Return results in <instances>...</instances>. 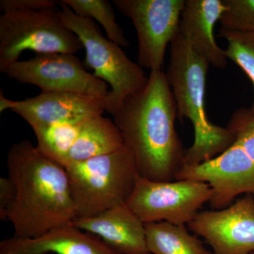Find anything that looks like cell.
<instances>
[{
  "instance_id": "cell-24",
  "label": "cell",
  "mask_w": 254,
  "mask_h": 254,
  "mask_svg": "<svg viewBox=\"0 0 254 254\" xmlns=\"http://www.w3.org/2000/svg\"><path fill=\"white\" fill-rule=\"evenodd\" d=\"M16 196V188L10 177L0 179V220H6V212Z\"/></svg>"
},
{
  "instance_id": "cell-19",
  "label": "cell",
  "mask_w": 254,
  "mask_h": 254,
  "mask_svg": "<svg viewBox=\"0 0 254 254\" xmlns=\"http://www.w3.org/2000/svg\"><path fill=\"white\" fill-rule=\"evenodd\" d=\"M75 14L95 20L103 26L106 37L120 47H128L123 28L117 22L111 3L107 0H63Z\"/></svg>"
},
{
  "instance_id": "cell-4",
  "label": "cell",
  "mask_w": 254,
  "mask_h": 254,
  "mask_svg": "<svg viewBox=\"0 0 254 254\" xmlns=\"http://www.w3.org/2000/svg\"><path fill=\"white\" fill-rule=\"evenodd\" d=\"M76 220L93 218L107 210L126 204L138 176L133 155L121 149L65 168Z\"/></svg>"
},
{
  "instance_id": "cell-22",
  "label": "cell",
  "mask_w": 254,
  "mask_h": 254,
  "mask_svg": "<svg viewBox=\"0 0 254 254\" xmlns=\"http://www.w3.org/2000/svg\"><path fill=\"white\" fill-rule=\"evenodd\" d=\"M226 127L235 136V143L254 161V115L250 109L236 110Z\"/></svg>"
},
{
  "instance_id": "cell-16",
  "label": "cell",
  "mask_w": 254,
  "mask_h": 254,
  "mask_svg": "<svg viewBox=\"0 0 254 254\" xmlns=\"http://www.w3.org/2000/svg\"><path fill=\"white\" fill-rule=\"evenodd\" d=\"M123 147V137L113 120L99 115L85 124L63 167L108 154Z\"/></svg>"
},
{
  "instance_id": "cell-7",
  "label": "cell",
  "mask_w": 254,
  "mask_h": 254,
  "mask_svg": "<svg viewBox=\"0 0 254 254\" xmlns=\"http://www.w3.org/2000/svg\"><path fill=\"white\" fill-rule=\"evenodd\" d=\"M213 195L205 182L193 180L155 182L138 175L127 205L143 223L187 225Z\"/></svg>"
},
{
  "instance_id": "cell-21",
  "label": "cell",
  "mask_w": 254,
  "mask_h": 254,
  "mask_svg": "<svg viewBox=\"0 0 254 254\" xmlns=\"http://www.w3.org/2000/svg\"><path fill=\"white\" fill-rule=\"evenodd\" d=\"M226 10L220 19L222 30L254 33V0H222Z\"/></svg>"
},
{
  "instance_id": "cell-18",
  "label": "cell",
  "mask_w": 254,
  "mask_h": 254,
  "mask_svg": "<svg viewBox=\"0 0 254 254\" xmlns=\"http://www.w3.org/2000/svg\"><path fill=\"white\" fill-rule=\"evenodd\" d=\"M88 120L64 122L33 129L38 150L63 167L70 150Z\"/></svg>"
},
{
  "instance_id": "cell-25",
  "label": "cell",
  "mask_w": 254,
  "mask_h": 254,
  "mask_svg": "<svg viewBox=\"0 0 254 254\" xmlns=\"http://www.w3.org/2000/svg\"><path fill=\"white\" fill-rule=\"evenodd\" d=\"M254 254V252H253V253H252V254Z\"/></svg>"
},
{
  "instance_id": "cell-11",
  "label": "cell",
  "mask_w": 254,
  "mask_h": 254,
  "mask_svg": "<svg viewBox=\"0 0 254 254\" xmlns=\"http://www.w3.org/2000/svg\"><path fill=\"white\" fill-rule=\"evenodd\" d=\"M193 180L205 182L213 195L209 202L213 210L228 207L242 195L254 199V161L236 143L200 165L185 166L177 180Z\"/></svg>"
},
{
  "instance_id": "cell-13",
  "label": "cell",
  "mask_w": 254,
  "mask_h": 254,
  "mask_svg": "<svg viewBox=\"0 0 254 254\" xmlns=\"http://www.w3.org/2000/svg\"><path fill=\"white\" fill-rule=\"evenodd\" d=\"M121 254L93 234L73 225L33 239L12 237L0 242V254Z\"/></svg>"
},
{
  "instance_id": "cell-6",
  "label": "cell",
  "mask_w": 254,
  "mask_h": 254,
  "mask_svg": "<svg viewBox=\"0 0 254 254\" xmlns=\"http://www.w3.org/2000/svg\"><path fill=\"white\" fill-rule=\"evenodd\" d=\"M63 22L59 9L15 11L0 16V71L19 60L23 52L75 55L83 49Z\"/></svg>"
},
{
  "instance_id": "cell-17",
  "label": "cell",
  "mask_w": 254,
  "mask_h": 254,
  "mask_svg": "<svg viewBox=\"0 0 254 254\" xmlns=\"http://www.w3.org/2000/svg\"><path fill=\"white\" fill-rule=\"evenodd\" d=\"M147 245L151 254H213L186 225L167 222L145 224Z\"/></svg>"
},
{
  "instance_id": "cell-15",
  "label": "cell",
  "mask_w": 254,
  "mask_h": 254,
  "mask_svg": "<svg viewBox=\"0 0 254 254\" xmlns=\"http://www.w3.org/2000/svg\"><path fill=\"white\" fill-rule=\"evenodd\" d=\"M225 10L222 0H186L180 23V33L192 49L220 69L226 67L228 59L215 41L214 27Z\"/></svg>"
},
{
  "instance_id": "cell-14",
  "label": "cell",
  "mask_w": 254,
  "mask_h": 254,
  "mask_svg": "<svg viewBox=\"0 0 254 254\" xmlns=\"http://www.w3.org/2000/svg\"><path fill=\"white\" fill-rule=\"evenodd\" d=\"M73 225L100 237L121 254H151L147 245L145 223L127 203L93 218L77 219Z\"/></svg>"
},
{
  "instance_id": "cell-23",
  "label": "cell",
  "mask_w": 254,
  "mask_h": 254,
  "mask_svg": "<svg viewBox=\"0 0 254 254\" xmlns=\"http://www.w3.org/2000/svg\"><path fill=\"white\" fill-rule=\"evenodd\" d=\"M59 3L55 0H1L0 9L3 13L15 11H35L58 8Z\"/></svg>"
},
{
  "instance_id": "cell-9",
  "label": "cell",
  "mask_w": 254,
  "mask_h": 254,
  "mask_svg": "<svg viewBox=\"0 0 254 254\" xmlns=\"http://www.w3.org/2000/svg\"><path fill=\"white\" fill-rule=\"evenodd\" d=\"M2 73L18 83L38 87L43 93H79L105 101L109 94L108 85L88 72L75 55L38 54L31 59L18 60Z\"/></svg>"
},
{
  "instance_id": "cell-20",
  "label": "cell",
  "mask_w": 254,
  "mask_h": 254,
  "mask_svg": "<svg viewBox=\"0 0 254 254\" xmlns=\"http://www.w3.org/2000/svg\"><path fill=\"white\" fill-rule=\"evenodd\" d=\"M220 37L226 40L225 50L227 59L240 66L253 85L254 100L250 111L254 115V33L225 31L220 29Z\"/></svg>"
},
{
  "instance_id": "cell-1",
  "label": "cell",
  "mask_w": 254,
  "mask_h": 254,
  "mask_svg": "<svg viewBox=\"0 0 254 254\" xmlns=\"http://www.w3.org/2000/svg\"><path fill=\"white\" fill-rule=\"evenodd\" d=\"M112 115L139 176L155 182L177 180L187 150L175 128L176 103L163 70L150 71L144 88Z\"/></svg>"
},
{
  "instance_id": "cell-3",
  "label": "cell",
  "mask_w": 254,
  "mask_h": 254,
  "mask_svg": "<svg viewBox=\"0 0 254 254\" xmlns=\"http://www.w3.org/2000/svg\"><path fill=\"white\" fill-rule=\"evenodd\" d=\"M170 63L165 72L176 103L177 118L188 119L194 140L187 150L185 166H195L216 158L228 149L235 138L227 127L214 125L205 109L207 73L210 64L192 49L179 33L170 44Z\"/></svg>"
},
{
  "instance_id": "cell-2",
  "label": "cell",
  "mask_w": 254,
  "mask_h": 254,
  "mask_svg": "<svg viewBox=\"0 0 254 254\" xmlns=\"http://www.w3.org/2000/svg\"><path fill=\"white\" fill-rule=\"evenodd\" d=\"M8 177L16 196L6 212L14 236L33 239L76 220L66 169L27 140L11 145L6 158Z\"/></svg>"
},
{
  "instance_id": "cell-12",
  "label": "cell",
  "mask_w": 254,
  "mask_h": 254,
  "mask_svg": "<svg viewBox=\"0 0 254 254\" xmlns=\"http://www.w3.org/2000/svg\"><path fill=\"white\" fill-rule=\"evenodd\" d=\"M17 114L32 129L76 120H87L106 112L105 100L91 95L64 92L43 93L33 98L10 100L0 93V113Z\"/></svg>"
},
{
  "instance_id": "cell-5",
  "label": "cell",
  "mask_w": 254,
  "mask_h": 254,
  "mask_svg": "<svg viewBox=\"0 0 254 254\" xmlns=\"http://www.w3.org/2000/svg\"><path fill=\"white\" fill-rule=\"evenodd\" d=\"M58 3L64 24L78 37L86 52V64L94 71L95 77L109 86L105 105L106 112L113 115L127 98L144 88L148 76L121 47L103 36L94 21L75 14L63 0Z\"/></svg>"
},
{
  "instance_id": "cell-8",
  "label": "cell",
  "mask_w": 254,
  "mask_h": 254,
  "mask_svg": "<svg viewBox=\"0 0 254 254\" xmlns=\"http://www.w3.org/2000/svg\"><path fill=\"white\" fill-rule=\"evenodd\" d=\"M186 0H113L131 20L138 39V61L150 71L163 70L167 47L180 33Z\"/></svg>"
},
{
  "instance_id": "cell-10",
  "label": "cell",
  "mask_w": 254,
  "mask_h": 254,
  "mask_svg": "<svg viewBox=\"0 0 254 254\" xmlns=\"http://www.w3.org/2000/svg\"><path fill=\"white\" fill-rule=\"evenodd\" d=\"M213 254L254 252V199L245 195L226 208L200 211L187 225Z\"/></svg>"
}]
</instances>
